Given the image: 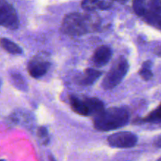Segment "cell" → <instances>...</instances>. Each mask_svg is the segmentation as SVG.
Wrapping results in <instances>:
<instances>
[{
  "label": "cell",
  "instance_id": "obj_1",
  "mask_svg": "<svg viewBox=\"0 0 161 161\" xmlns=\"http://www.w3.org/2000/svg\"><path fill=\"white\" fill-rule=\"evenodd\" d=\"M98 21L93 16L80 13L68 14L63 18L62 32L71 36H77L97 29Z\"/></svg>",
  "mask_w": 161,
  "mask_h": 161
},
{
  "label": "cell",
  "instance_id": "obj_2",
  "mask_svg": "<svg viewBox=\"0 0 161 161\" xmlns=\"http://www.w3.org/2000/svg\"><path fill=\"white\" fill-rule=\"evenodd\" d=\"M129 119V113L126 109L113 107L104 109L94 117V127L100 131L114 130L126 126Z\"/></svg>",
  "mask_w": 161,
  "mask_h": 161
},
{
  "label": "cell",
  "instance_id": "obj_3",
  "mask_svg": "<svg viewBox=\"0 0 161 161\" xmlns=\"http://www.w3.org/2000/svg\"><path fill=\"white\" fill-rule=\"evenodd\" d=\"M70 107L74 112L83 116H97L104 110V105L100 100L94 97H69Z\"/></svg>",
  "mask_w": 161,
  "mask_h": 161
},
{
  "label": "cell",
  "instance_id": "obj_4",
  "mask_svg": "<svg viewBox=\"0 0 161 161\" xmlns=\"http://www.w3.org/2000/svg\"><path fill=\"white\" fill-rule=\"evenodd\" d=\"M129 69V63L124 57H120L115 61L102 81L103 89L109 90L115 88L121 83Z\"/></svg>",
  "mask_w": 161,
  "mask_h": 161
},
{
  "label": "cell",
  "instance_id": "obj_5",
  "mask_svg": "<svg viewBox=\"0 0 161 161\" xmlns=\"http://www.w3.org/2000/svg\"><path fill=\"white\" fill-rule=\"evenodd\" d=\"M18 25V14L13 6L6 0H0V26L14 30Z\"/></svg>",
  "mask_w": 161,
  "mask_h": 161
},
{
  "label": "cell",
  "instance_id": "obj_6",
  "mask_svg": "<svg viewBox=\"0 0 161 161\" xmlns=\"http://www.w3.org/2000/svg\"><path fill=\"white\" fill-rule=\"evenodd\" d=\"M108 142L110 146L114 148H132L137 144V137L131 132H119L110 135Z\"/></svg>",
  "mask_w": 161,
  "mask_h": 161
},
{
  "label": "cell",
  "instance_id": "obj_7",
  "mask_svg": "<svg viewBox=\"0 0 161 161\" xmlns=\"http://www.w3.org/2000/svg\"><path fill=\"white\" fill-rule=\"evenodd\" d=\"M50 67V62L44 57H34L28 64V72L33 78H40L47 74Z\"/></svg>",
  "mask_w": 161,
  "mask_h": 161
},
{
  "label": "cell",
  "instance_id": "obj_8",
  "mask_svg": "<svg viewBox=\"0 0 161 161\" xmlns=\"http://www.w3.org/2000/svg\"><path fill=\"white\" fill-rule=\"evenodd\" d=\"M112 56L111 49L108 46L103 45L95 51L92 56V62L95 66L100 67L108 64Z\"/></svg>",
  "mask_w": 161,
  "mask_h": 161
},
{
  "label": "cell",
  "instance_id": "obj_9",
  "mask_svg": "<svg viewBox=\"0 0 161 161\" xmlns=\"http://www.w3.org/2000/svg\"><path fill=\"white\" fill-rule=\"evenodd\" d=\"M102 72L95 69H86L77 77V83L80 86H89L97 81L101 76Z\"/></svg>",
  "mask_w": 161,
  "mask_h": 161
},
{
  "label": "cell",
  "instance_id": "obj_10",
  "mask_svg": "<svg viewBox=\"0 0 161 161\" xmlns=\"http://www.w3.org/2000/svg\"><path fill=\"white\" fill-rule=\"evenodd\" d=\"M113 0H83L81 7L87 11L108 10L112 6Z\"/></svg>",
  "mask_w": 161,
  "mask_h": 161
},
{
  "label": "cell",
  "instance_id": "obj_11",
  "mask_svg": "<svg viewBox=\"0 0 161 161\" xmlns=\"http://www.w3.org/2000/svg\"><path fill=\"white\" fill-rule=\"evenodd\" d=\"M0 45L6 52H7L10 54H13V55H19V54L22 53V49L11 41L10 40L7 38H1L0 39Z\"/></svg>",
  "mask_w": 161,
  "mask_h": 161
},
{
  "label": "cell",
  "instance_id": "obj_12",
  "mask_svg": "<svg viewBox=\"0 0 161 161\" xmlns=\"http://www.w3.org/2000/svg\"><path fill=\"white\" fill-rule=\"evenodd\" d=\"M144 20L148 24L154 26L156 29L161 30V15L159 14L153 13L152 11H146L144 15Z\"/></svg>",
  "mask_w": 161,
  "mask_h": 161
},
{
  "label": "cell",
  "instance_id": "obj_13",
  "mask_svg": "<svg viewBox=\"0 0 161 161\" xmlns=\"http://www.w3.org/2000/svg\"><path fill=\"white\" fill-rule=\"evenodd\" d=\"M10 80L14 86L20 90L25 91L27 89V83L24 77L18 72H12L10 74Z\"/></svg>",
  "mask_w": 161,
  "mask_h": 161
},
{
  "label": "cell",
  "instance_id": "obj_14",
  "mask_svg": "<svg viewBox=\"0 0 161 161\" xmlns=\"http://www.w3.org/2000/svg\"><path fill=\"white\" fill-rule=\"evenodd\" d=\"M142 121L144 123H161V103L156 109L153 110L148 115L145 116V118H142Z\"/></svg>",
  "mask_w": 161,
  "mask_h": 161
},
{
  "label": "cell",
  "instance_id": "obj_15",
  "mask_svg": "<svg viewBox=\"0 0 161 161\" xmlns=\"http://www.w3.org/2000/svg\"><path fill=\"white\" fill-rule=\"evenodd\" d=\"M151 61H146L142 64V68L139 71V75L145 80H149L153 77V74L151 70Z\"/></svg>",
  "mask_w": 161,
  "mask_h": 161
},
{
  "label": "cell",
  "instance_id": "obj_16",
  "mask_svg": "<svg viewBox=\"0 0 161 161\" xmlns=\"http://www.w3.org/2000/svg\"><path fill=\"white\" fill-rule=\"evenodd\" d=\"M133 9L137 15L144 17L146 13L145 0H133Z\"/></svg>",
  "mask_w": 161,
  "mask_h": 161
},
{
  "label": "cell",
  "instance_id": "obj_17",
  "mask_svg": "<svg viewBox=\"0 0 161 161\" xmlns=\"http://www.w3.org/2000/svg\"><path fill=\"white\" fill-rule=\"evenodd\" d=\"M37 134L40 139L42 140V142L44 144H47L49 142L48 138V133H47V130L46 129L44 126H40L37 130Z\"/></svg>",
  "mask_w": 161,
  "mask_h": 161
},
{
  "label": "cell",
  "instance_id": "obj_18",
  "mask_svg": "<svg viewBox=\"0 0 161 161\" xmlns=\"http://www.w3.org/2000/svg\"><path fill=\"white\" fill-rule=\"evenodd\" d=\"M154 145L158 147V148H161V135L159 136L156 140L154 141Z\"/></svg>",
  "mask_w": 161,
  "mask_h": 161
},
{
  "label": "cell",
  "instance_id": "obj_19",
  "mask_svg": "<svg viewBox=\"0 0 161 161\" xmlns=\"http://www.w3.org/2000/svg\"><path fill=\"white\" fill-rule=\"evenodd\" d=\"M154 53L156 54V55H157L158 56H160L161 57V44L158 45L157 47H156V48H155Z\"/></svg>",
  "mask_w": 161,
  "mask_h": 161
},
{
  "label": "cell",
  "instance_id": "obj_20",
  "mask_svg": "<svg viewBox=\"0 0 161 161\" xmlns=\"http://www.w3.org/2000/svg\"><path fill=\"white\" fill-rule=\"evenodd\" d=\"M113 1H116V2H119L121 3H126L128 0H113Z\"/></svg>",
  "mask_w": 161,
  "mask_h": 161
},
{
  "label": "cell",
  "instance_id": "obj_21",
  "mask_svg": "<svg viewBox=\"0 0 161 161\" xmlns=\"http://www.w3.org/2000/svg\"><path fill=\"white\" fill-rule=\"evenodd\" d=\"M49 159H50V161H55V158H54L53 156H49Z\"/></svg>",
  "mask_w": 161,
  "mask_h": 161
},
{
  "label": "cell",
  "instance_id": "obj_22",
  "mask_svg": "<svg viewBox=\"0 0 161 161\" xmlns=\"http://www.w3.org/2000/svg\"><path fill=\"white\" fill-rule=\"evenodd\" d=\"M1 86H2V81H1V80H0V88H1Z\"/></svg>",
  "mask_w": 161,
  "mask_h": 161
},
{
  "label": "cell",
  "instance_id": "obj_23",
  "mask_svg": "<svg viewBox=\"0 0 161 161\" xmlns=\"http://www.w3.org/2000/svg\"><path fill=\"white\" fill-rule=\"evenodd\" d=\"M156 161H161V157H160V158H159V159H158L157 160H156Z\"/></svg>",
  "mask_w": 161,
  "mask_h": 161
},
{
  "label": "cell",
  "instance_id": "obj_24",
  "mask_svg": "<svg viewBox=\"0 0 161 161\" xmlns=\"http://www.w3.org/2000/svg\"><path fill=\"white\" fill-rule=\"evenodd\" d=\"M0 161H5L4 159H0Z\"/></svg>",
  "mask_w": 161,
  "mask_h": 161
},
{
  "label": "cell",
  "instance_id": "obj_25",
  "mask_svg": "<svg viewBox=\"0 0 161 161\" xmlns=\"http://www.w3.org/2000/svg\"><path fill=\"white\" fill-rule=\"evenodd\" d=\"M152 1H155V0H151V2H152Z\"/></svg>",
  "mask_w": 161,
  "mask_h": 161
}]
</instances>
